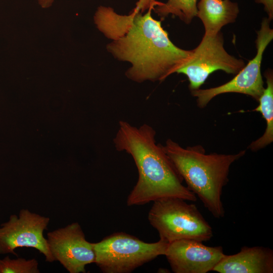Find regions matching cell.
Segmentation results:
<instances>
[{
  "mask_svg": "<svg viewBox=\"0 0 273 273\" xmlns=\"http://www.w3.org/2000/svg\"><path fill=\"white\" fill-rule=\"evenodd\" d=\"M156 131L148 124L135 127L120 120L113 139L117 150L125 151L134 160L138 170V181L127 199L128 206L176 197L195 202L196 196L183 185V178L165 153L157 144Z\"/></svg>",
  "mask_w": 273,
  "mask_h": 273,
  "instance_id": "6da1fadb",
  "label": "cell"
},
{
  "mask_svg": "<svg viewBox=\"0 0 273 273\" xmlns=\"http://www.w3.org/2000/svg\"><path fill=\"white\" fill-rule=\"evenodd\" d=\"M152 8L145 14L134 12L123 34L107 46L116 59L130 63L126 77L139 83L162 81L190 58L192 50L181 49L173 43L161 25L151 15Z\"/></svg>",
  "mask_w": 273,
  "mask_h": 273,
  "instance_id": "7a4b0ae2",
  "label": "cell"
},
{
  "mask_svg": "<svg viewBox=\"0 0 273 273\" xmlns=\"http://www.w3.org/2000/svg\"><path fill=\"white\" fill-rule=\"evenodd\" d=\"M163 146L187 187L213 217L223 218L225 210L221 195L229 181L231 166L245 154L246 150L233 154H206L201 145L184 148L171 139Z\"/></svg>",
  "mask_w": 273,
  "mask_h": 273,
  "instance_id": "3957f363",
  "label": "cell"
},
{
  "mask_svg": "<svg viewBox=\"0 0 273 273\" xmlns=\"http://www.w3.org/2000/svg\"><path fill=\"white\" fill-rule=\"evenodd\" d=\"M153 202L148 218L158 232L160 240L168 243L182 239L203 242L213 237L211 225L195 204L176 197L162 198Z\"/></svg>",
  "mask_w": 273,
  "mask_h": 273,
  "instance_id": "277c9868",
  "label": "cell"
},
{
  "mask_svg": "<svg viewBox=\"0 0 273 273\" xmlns=\"http://www.w3.org/2000/svg\"><path fill=\"white\" fill-rule=\"evenodd\" d=\"M168 244L160 239L147 243L125 233H115L93 243L95 263L104 273H130L164 255Z\"/></svg>",
  "mask_w": 273,
  "mask_h": 273,
  "instance_id": "5b68a950",
  "label": "cell"
},
{
  "mask_svg": "<svg viewBox=\"0 0 273 273\" xmlns=\"http://www.w3.org/2000/svg\"><path fill=\"white\" fill-rule=\"evenodd\" d=\"M270 21L268 18L262 20L260 29L257 31L256 56L232 80L216 87L191 90L192 95L196 98L199 108H204L213 98L225 93L243 94L258 100L264 89L261 73L262 56L266 48L273 39Z\"/></svg>",
  "mask_w": 273,
  "mask_h": 273,
  "instance_id": "8992f818",
  "label": "cell"
},
{
  "mask_svg": "<svg viewBox=\"0 0 273 273\" xmlns=\"http://www.w3.org/2000/svg\"><path fill=\"white\" fill-rule=\"evenodd\" d=\"M220 32L204 34L199 44L192 50L189 60L176 72L186 75L191 90L200 88L209 75L217 70L237 74L245 66L244 61L227 53Z\"/></svg>",
  "mask_w": 273,
  "mask_h": 273,
  "instance_id": "52a82bcc",
  "label": "cell"
},
{
  "mask_svg": "<svg viewBox=\"0 0 273 273\" xmlns=\"http://www.w3.org/2000/svg\"><path fill=\"white\" fill-rule=\"evenodd\" d=\"M50 219L22 209L18 215L12 214L9 220L0 225V254H13L18 248H33L42 254L46 261H55L43 232Z\"/></svg>",
  "mask_w": 273,
  "mask_h": 273,
  "instance_id": "ba28073f",
  "label": "cell"
},
{
  "mask_svg": "<svg viewBox=\"0 0 273 273\" xmlns=\"http://www.w3.org/2000/svg\"><path fill=\"white\" fill-rule=\"evenodd\" d=\"M47 240L54 260L69 273H85L86 265L95 262L93 243L77 222L48 233Z\"/></svg>",
  "mask_w": 273,
  "mask_h": 273,
  "instance_id": "9c48e42d",
  "label": "cell"
},
{
  "mask_svg": "<svg viewBox=\"0 0 273 273\" xmlns=\"http://www.w3.org/2000/svg\"><path fill=\"white\" fill-rule=\"evenodd\" d=\"M225 255L220 246H207L202 242L190 239L168 243L164 254L174 273L213 271Z\"/></svg>",
  "mask_w": 273,
  "mask_h": 273,
  "instance_id": "30bf717a",
  "label": "cell"
},
{
  "mask_svg": "<svg viewBox=\"0 0 273 273\" xmlns=\"http://www.w3.org/2000/svg\"><path fill=\"white\" fill-rule=\"evenodd\" d=\"M213 271L219 273H272L273 250L263 246H244L236 254L225 255Z\"/></svg>",
  "mask_w": 273,
  "mask_h": 273,
  "instance_id": "8fae6325",
  "label": "cell"
},
{
  "mask_svg": "<svg viewBox=\"0 0 273 273\" xmlns=\"http://www.w3.org/2000/svg\"><path fill=\"white\" fill-rule=\"evenodd\" d=\"M197 16L202 22L205 34L214 35L221 28L235 22L239 13L238 5L230 0H200Z\"/></svg>",
  "mask_w": 273,
  "mask_h": 273,
  "instance_id": "7c38bea8",
  "label": "cell"
},
{
  "mask_svg": "<svg viewBox=\"0 0 273 273\" xmlns=\"http://www.w3.org/2000/svg\"><path fill=\"white\" fill-rule=\"evenodd\" d=\"M266 87L259 98V105L252 111L260 112L266 121V128L263 135L253 141L248 148L257 151L273 142V73L269 69L264 73Z\"/></svg>",
  "mask_w": 273,
  "mask_h": 273,
  "instance_id": "4fadbf2b",
  "label": "cell"
},
{
  "mask_svg": "<svg viewBox=\"0 0 273 273\" xmlns=\"http://www.w3.org/2000/svg\"><path fill=\"white\" fill-rule=\"evenodd\" d=\"M197 0H168L165 3L159 2L153 10L162 18L171 14L189 24L197 16Z\"/></svg>",
  "mask_w": 273,
  "mask_h": 273,
  "instance_id": "5bb4252c",
  "label": "cell"
},
{
  "mask_svg": "<svg viewBox=\"0 0 273 273\" xmlns=\"http://www.w3.org/2000/svg\"><path fill=\"white\" fill-rule=\"evenodd\" d=\"M38 262L35 258L11 259L9 256L0 259V273H39Z\"/></svg>",
  "mask_w": 273,
  "mask_h": 273,
  "instance_id": "9a60e30c",
  "label": "cell"
},
{
  "mask_svg": "<svg viewBox=\"0 0 273 273\" xmlns=\"http://www.w3.org/2000/svg\"><path fill=\"white\" fill-rule=\"evenodd\" d=\"M159 2L156 0H139L133 10L136 12L143 13L150 8L153 9Z\"/></svg>",
  "mask_w": 273,
  "mask_h": 273,
  "instance_id": "2e32d148",
  "label": "cell"
},
{
  "mask_svg": "<svg viewBox=\"0 0 273 273\" xmlns=\"http://www.w3.org/2000/svg\"><path fill=\"white\" fill-rule=\"evenodd\" d=\"M256 3L262 4L270 20L273 18V0H255Z\"/></svg>",
  "mask_w": 273,
  "mask_h": 273,
  "instance_id": "e0dca14e",
  "label": "cell"
},
{
  "mask_svg": "<svg viewBox=\"0 0 273 273\" xmlns=\"http://www.w3.org/2000/svg\"><path fill=\"white\" fill-rule=\"evenodd\" d=\"M55 0H37L39 5L43 9L52 6Z\"/></svg>",
  "mask_w": 273,
  "mask_h": 273,
  "instance_id": "ac0fdd59",
  "label": "cell"
}]
</instances>
